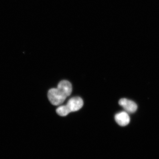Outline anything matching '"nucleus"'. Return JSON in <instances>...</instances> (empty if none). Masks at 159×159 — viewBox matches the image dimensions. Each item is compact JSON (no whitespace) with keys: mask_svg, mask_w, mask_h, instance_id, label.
Here are the masks:
<instances>
[{"mask_svg":"<svg viewBox=\"0 0 159 159\" xmlns=\"http://www.w3.org/2000/svg\"><path fill=\"white\" fill-rule=\"evenodd\" d=\"M83 104V99L80 97H73L69 99L66 105L58 107L56 112L60 116H65L70 113L79 111L82 108Z\"/></svg>","mask_w":159,"mask_h":159,"instance_id":"2","label":"nucleus"},{"mask_svg":"<svg viewBox=\"0 0 159 159\" xmlns=\"http://www.w3.org/2000/svg\"><path fill=\"white\" fill-rule=\"evenodd\" d=\"M72 91L71 83L67 80H62L59 83L57 88L49 89L48 97L52 104L58 106L64 102L67 97L70 95Z\"/></svg>","mask_w":159,"mask_h":159,"instance_id":"1","label":"nucleus"},{"mask_svg":"<svg viewBox=\"0 0 159 159\" xmlns=\"http://www.w3.org/2000/svg\"><path fill=\"white\" fill-rule=\"evenodd\" d=\"M119 104L128 113H134L138 109V105L136 103L128 99H121L119 101Z\"/></svg>","mask_w":159,"mask_h":159,"instance_id":"3","label":"nucleus"},{"mask_svg":"<svg viewBox=\"0 0 159 159\" xmlns=\"http://www.w3.org/2000/svg\"><path fill=\"white\" fill-rule=\"evenodd\" d=\"M115 119L117 124L122 126H126L130 122V116L126 111L117 113L115 115Z\"/></svg>","mask_w":159,"mask_h":159,"instance_id":"4","label":"nucleus"}]
</instances>
